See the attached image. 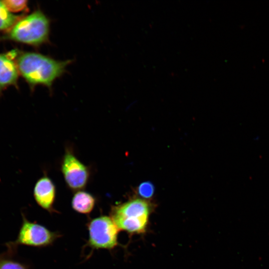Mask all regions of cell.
<instances>
[{
  "label": "cell",
  "mask_w": 269,
  "mask_h": 269,
  "mask_svg": "<svg viewBox=\"0 0 269 269\" xmlns=\"http://www.w3.org/2000/svg\"><path fill=\"white\" fill-rule=\"evenodd\" d=\"M138 194L144 199L151 197L154 193V187L149 182H144L141 183L137 188Z\"/></svg>",
  "instance_id": "obj_13"
},
{
  "label": "cell",
  "mask_w": 269,
  "mask_h": 269,
  "mask_svg": "<svg viewBox=\"0 0 269 269\" xmlns=\"http://www.w3.org/2000/svg\"><path fill=\"white\" fill-rule=\"evenodd\" d=\"M15 57V51L0 54V90L17 84L19 73L16 61L13 60Z\"/></svg>",
  "instance_id": "obj_8"
},
{
  "label": "cell",
  "mask_w": 269,
  "mask_h": 269,
  "mask_svg": "<svg viewBox=\"0 0 269 269\" xmlns=\"http://www.w3.org/2000/svg\"><path fill=\"white\" fill-rule=\"evenodd\" d=\"M151 210L147 201L136 198L112 207L110 217L120 231L141 234L146 230Z\"/></svg>",
  "instance_id": "obj_3"
},
{
  "label": "cell",
  "mask_w": 269,
  "mask_h": 269,
  "mask_svg": "<svg viewBox=\"0 0 269 269\" xmlns=\"http://www.w3.org/2000/svg\"><path fill=\"white\" fill-rule=\"evenodd\" d=\"M20 18L10 12L0 1V30H9Z\"/></svg>",
  "instance_id": "obj_11"
},
{
  "label": "cell",
  "mask_w": 269,
  "mask_h": 269,
  "mask_svg": "<svg viewBox=\"0 0 269 269\" xmlns=\"http://www.w3.org/2000/svg\"><path fill=\"white\" fill-rule=\"evenodd\" d=\"M16 251L7 249L0 254V269H28V267L14 258Z\"/></svg>",
  "instance_id": "obj_10"
},
{
  "label": "cell",
  "mask_w": 269,
  "mask_h": 269,
  "mask_svg": "<svg viewBox=\"0 0 269 269\" xmlns=\"http://www.w3.org/2000/svg\"><path fill=\"white\" fill-rule=\"evenodd\" d=\"M33 195L37 204L48 212H57L54 208L56 188L52 180L47 176L40 178L36 183Z\"/></svg>",
  "instance_id": "obj_7"
},
{
  "label": "cell",
  "mask_w": 269,
  "mask_h": 269,
  "mask_svg": "<svg viewBox=\"0 0 269 269\" xmlns=\"http://www.w3.org/2000/svg\"><path fill=\"white\" fill-rule=\"evenodd\" d=\"M17 237L13 242L7 243V248L17 251L19 245L44 248L52 245L61 237L58 232H53L39 223L29 221L24 214Z\"/></svg>",
  "instance_id": "obj_5"
},
{
  "label": "cell",
  "mask_w": 269,
  "mask_h": 269,
  "mask_svg": "<svg viewBox=\"0 0 269 269\" xmlns=\"http://www.w3.org/2000/svg\"><path fill=\"white\" fill-rule=\"evenodd\" d=\"M71 62L31 52L21 53L16 60L19 73L31 88L42 85L51 89L54 81L65 72Z\"/></svg>",
  "instance_id": "obj_1"
},
{
  "label": "cell",
  "mask_w": 269,
  "mask_h": 269,
  "mask_svg": "<svg viewBox=\"0 0 269 269\" xmlns=\"http://www.w3.org/2000/svg\"><path fill=\"white\" fill-rule=\"evenodd\" d=\"M61 171L67 185L72 190L84 188L88 182V167L69 150H66L63 157Z\"/></svg>",
  "instance_id": "obj_6"
},
{
  "label": "cell",
  "mask_w": 269,
  "mask_h": 269,
  "mask_svg": "<svg viewBox=\"0 0 269 269\" xmlns=\"http://www.w3.org/2000/svg\"><path fill=\"white\" fill-rule=\"evenodd\" d=\"M49 19L37 9L20 17L4 37L6 39L38 46L49 41Z\"/></svg>",
  "instance_id": "obj_2"
},
{
  "label": "cell",
  "mask_w": 269,
  "mask_h": 269,
  "mask_svg": "<svg viewBox=\"0 0 269 269\" xmlns=\"http://www.w3.org/2000/svg\"><path fill=\"white\" fill-rule=\"evenodd\" d=\"M2 2L11 13L23 11L27 7V0H2Z\"/></svg>",
  "instance_id": "obj_12"
},
{
  "label": "cell",
  "mask_w": 269,
  "mask_h": 269,
  "mask_svg": "<svg viewBox=\"0 0 269 269\" xmlns=\"http://www.w3.org/2000/svg\"><path fill=\"white\" fill-rule=\"evenodd\" d=\"M88 239L85 244L91 251H112L119 245L120 231L113 220L107 215H100L89 220L87 223Z\"/></svg>",
  "instance_id": "obj_4"
},
{
  "label": "cell",
  "mask_w": 269,
  "mask_h": 269,
  "mask_svg": "<svg viewBox=\"0 0 269 269\" xmlns=\"http://www.w3.org/2000/svg\"><path fill=\"white\" fill-rule=\"evenodd\" d=\"M96 203L95 197L91 193L84 191H77L71 200V207L77 213L89 214L94 209Z\"/></svg>",
  "instance_id": "obj_9"
}]
</instances>
